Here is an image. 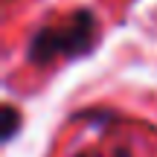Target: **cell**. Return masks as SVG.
<instances>
[{"label":"cell","instance_id":"cell-1","mask_svg":"<svg viewBox=\"0 0 157 157\" xmlns=\"http://www.w3.org/2000/svg\"><path fill=\"white\" fill-rule=\"evenodd\" d=\"M96 35H99V26L93 12L78 9L61 23H44L29 38L26 58L32 64H52L58 58L87 56L96 44Z\"/></svg>","mask_w":157,"mask_h":157},{"label":"cell","instance_id":"cell-2","mask_svg":"<svg viewBox=\"0 0 157 157\" xmlns=\"http://www.w3.org/2000/svg\"><path fill=\"white\" fill-rule=\"evenodd\" d=\"M17 128H21V113L15 111V105H3V134H0V140L12 143Z\"/></svg>","mask_w":157,"mask_h":157},{"label":"cell","instance_id":"cell-3","mask_svg":"<svg viewBox=\"0 0 157 157\" xmlns=\"http://www.w3.org/2000/svg\"><path fill=\"white\" fill-rule=\"evenodd\" d=\"M76 157H105V154H93V151H84V154H76ZM108 157H131L128 148H117L113 154H108Z\"/></svg>","mask_w":157,"mask_h":157}]
</instances>
